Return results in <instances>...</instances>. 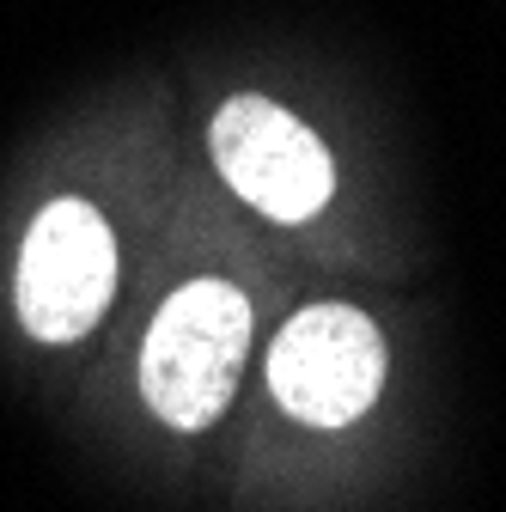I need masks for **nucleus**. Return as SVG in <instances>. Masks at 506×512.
<instances>
[{"label": "nucleus", "instance_id": "1", "mask_svg": "<svg viewBox=\"0 0 506 512\" xmlns=\"http://www.w3.org/2000/svg\"><path fill=\"white\" fill-rule=\"evenodd\" d=\"M257 311L232 281H189L177 287L141 342V397L147 409L177 427L202 433L226 415L238 372L250 360Z\"/></svg>", "mask_w": 506, "mask_h": 512}, {"label": "nucleus", "instance_id": "2", "mask_svg": "<svg viewBox=\"0 0 506 512\" xmlns=\"http://www.w3.org/2000/svg\"><path fill=\"white\" fill-rule=\"evenodd\" d=\"M110 299H116V238L104 214L80 196L43 202L19 244V275H13L25 336L43 348H68L98 330Z\"/></svg>", "mask_w": 506, "mask_h": 512}, {"label": "nucleus", "instance_id": "3", "mask_svg": "<svg viewBox=\"0 0 506 512\" xmlns=\"http://www.w3.org/2000/svg\"><path fill=\"white\" fill-rule=\"evenodd\" d=\"M385 384V336L354 305H311L269 348V391L305 427H348Z\"/></svg>", "mask_w": 506, "mask_h": 512}, {"label": "nucleus", "instance_id": "4", "mask_svg": "<svg viewBox=\"0 0 506 512\" xmlns=\"http://www.w3.org/2000/svg\"><path fill=\"white\" fill-rule=\"evenodd\" d=\"M214 165L257 214L287 226L311 220L336 189L324 141L269 98H232L214 116Z\"/></svg>", "mask_w": 506, "mask_h": 512}]
</instances>
